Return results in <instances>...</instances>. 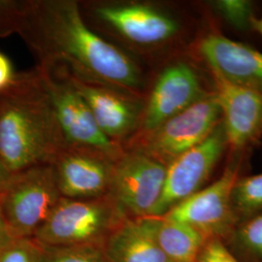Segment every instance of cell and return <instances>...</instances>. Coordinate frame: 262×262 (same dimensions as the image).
<instances>
[{"mask_svg":"<svg viewBox=\"0 0 262 262\" xmlns=\"http://www.w3.org/2000/svg\"><path fill=\"white\" fill-rule=\"evenodd\" d=\"M215 7L233 28L240 30L252 28L253 16L251 2L247 0H221L215 2Z\"/></svg>","mask_w":262,"mask_h":262,"instance_id":"44dd1931","label":"cell"},{"mask_svg":"<svg viewBox=\"0 0 262 262\" xmlns=\"http://www.w3.org/2000/svg\"><path fill=\"white\" fill-rule=\"evenodd\" d=\"M237 240L248 253L262 258V214L253 216L240 226Z\"/></svg>","mask_w":262,"mask_h":262,"instance_id":"7402d4cb","label":"cell"},{"mask_svg":"<svg viewBox=\"0 0 262 262\" xmlns=\"http://www.w3.org/2000/svg\"><path fill=\"white\" fill-rule=\"evenodd\" d=\"M125 219L110 194L93 199L62 197L32 238L42 247L104 245Z\"/></svg>","mask_w":262,"mask_h":262,"instance_id":"277c9868","label":"cell"},{"mask_svg":"<svg viewBox=\"0 0 262 262\" xmlns=\"http://www.w3.org/2000/svg\"><path fill=\"white\" fill-rule=\"evenodd\" d=\"M68 146L85 147L120 157L122 147L109 140L94 121L90 108L67 76L36 66Z\"/></svg>","mask_w":262,"mask_h":262,"instance_id":"52a82bcc","label":"cell"},{"mask_svg":"<svg viewBox=\"0 0 262 262\" xmlns=\"http://www.w3.org/2000/svg\"><path fill=\"white\" fill-rule=\"evenodd\" d=\"M208 94L188 62L183 59L169 61L145 95L139 127L133 137L154 130Z\"/></svg>","mask_w":262,"mask_h":262,"instance_id":"9c48e42d","label":"cell"},{"mask_svg":"<svg viewBox=\"0 0 262 262\" xmlns=\"http://www.w3.org/2000/svg\"><path fill=\"white\" fill-rule=\"evenodd\" d=\"M0 262H43V248L33 238H15L0 250Z\"/></svg>","mask_w":262,"mask_h":262,"instance_id":"ffe728a7","label":"cell"},{"mask_svg":"<svg viewBox=\"0 0 262 262\" xmlns=\"http://www.w3.org/2000/svg\"><path fill=\"white\" fill-rule=\"evenodd\" d=\"M62 198L52 164L12 174L0 193V209L15 238H32Z\"/></svg>","mask_w":262,"mask_h":262,"instance_id":"5b68a950","label":"cell"},{"mask_svg":"<svg viewBox=\"0 0 262 262\" xmlns=\"http://www.w3.org/2000/svg\"><path fill=\"white\" fill-rule=\"evenodd\" d=\"M17 34L38 67L145 98L140 63L85 23L77 0H24Z\"/></svg>","mask_w":262,"mask_h":262,"instance_id":"6da1fadb","label":"cell"},{"mask_svg":"<svg viewBox=\"0 0 262 262\" xmlns=\"http://www.w3.org/2000/svg\"><path fill=\"white\" fill-rule=\"evenodd\" d=\"M252 28L253 29H255L262 36V18H260V19L253 18V23H252Z\"/></svg>","mask_w":262,"mask_h":262,"instance_id":"83f0119b","label":"cell"},{"mask_svg":"<svg viewBox=\"0 0 262 262\" xmlns=\"http://www.w3.org/2000/svg\"><path fill=\"white\" fill-rule=\"evenodd\" d=\"M215 94L172 117L154 130L132 137L123 150H138L167 166L179 156L206 139L222 122Z\"/></svg>","mask_w":262,"mask_h":262,"instance_id":"8992f818","label":"cell"},{"mask_svg":"<svg viewBox=\"0 0 262 262\" xmlns=\"http://www.w3.org/2000/svg\"><path fill=\"white\" fill-rule=\"evenodd\" d=\"M18 73L9 57L0 52V94L7 91L15 82Z\"/></svg>","mask_w":262,"mask_h":262,"instance_id":"d4e9b609","label":"cell"},{"mask_svg":"<svg viewBox=\"0 0 262 262\" xmlns=\"http://www.w3.org/2000/svg\"><path fill=\"white\" fill-rule=\"evenodd\" d=\"M227 146L220 122L205 140L179 156L166 166L162 192L150 216H162L203 186Z\"/></svg>","mask_w":262,"mask_h":262,"instance_id":"30bf717a","label":"cell"},{"mask_svg":"<svg viewBox=\"0 0 262 262\" xmlns=\"http://www.w3.org/2000/svg\"><path fill=\"white\" fill-rule=\"evenodd\" d=\"M67 143L35 67L0 94V159L11 174L51 164Z\"/></svg>","mask_w":262,"mask_h":262,"instance_id":"7a4b0ae2","label":"cell"},{"mask_svg":"<svg viewBox=\"0 0 262 262\" xmlns=\"http://www.w3.org/2000/svg\"><path fill=\"white\" fill-rule=\"evenodd\" d=\"M211 71L227 145L233 150H241L262 132V98L253 91Z\"/></svg>","mask_w":262,"mask_h":262,"instance_id":"5bb4252c","label":"cell"},{"mask_svg":"<svg viewBox=\"0 0 262 262\" xmlns=\"http://www.w3.org/2000/svg\"><path fill=\"white\" fill-rule=\"evenodd\" d=\"M24 0H0V38L18 32Z\"/></svg>","mask_w":262,"mask_h":262,"instance_id":"603a6c76","label":"cell"},{"mask_svg":"<svg viewBox=\"0 0 262 262\" xmlns=\"http://www.w3.org/2000/svg\"><path fill=\"white\" fill-rule=\"evenodd\" d=\"M109 262H172L159 247L155 216L126 217L104 243Z\"/></svg>","mask_w":262,"mask_h":262,"instance_id":"2e32d148","label":"cell"},{"mask_svg":"<svg viewBox=\"0 0 262 262\" xmlns=\"http://www.w3.org/2000/svg\"><path fill=\"white\" fill-rule=\"evenodd\" d=\"M61 72L83 97L99 129L114 144L123 148L139 127L144 98L84 82Z\"/></svg>","mask_w":262,"mask_h":262,"instance_id":"4fadbf2b","label":"cell"},{"mask_svg":"<svg viewBox=\"0 0 262 262\" xmlns=\"http://www.w3.org/2000/svg\"><path fill=\"white\" fill-rule=\"evenodd\" d=\"M238 169L235 164L229 165L212 185L181 201L162 216L192 227L206 240L220 239L234 223L232 191Z\"/></svg>","mask_w":262,"mask_h":262,"instance_id":"8fae6325","label":"cell"},{"mask_svg":"<svg viewBox=\"0 0 262 262\" xmlns=\"http://www.w3.org/2000/svg\"><path fill=\"white\" fill-rule=\"evenodd\" d=\"M14 239L15 237L10 231L9 227L6 224L0 209V250L3 249L5 246H7Z\"/></svg>","mask_w":262,"mask_h":262,"instance_id":"484cf974","label":"cell"},{"mask_svg":"<svg viewBox=\"0 0 262 262\" xmlns=\"http://www.w3.org/2000/svg\"><path fill=\"white\" fill-rule=\"evenodd\" d=\"M166 166L138 150L115 161L109 194L126 217L150 216L164 185Z\"/></svg>","mask_w":262,"mask_h":262,"instance_id":"ba28073f","label":"cell"},{"mask_svg":"<svg viewBox=\"0 0 262 262\" xmlns=\"http://www.w3.org/2000/svg\"><path fill=\"white\" fill-rule=\"evenodd\" d=\"M80 8L90 28L136 60L172 45L183 30L170 11L144 1L84 0Z\"/></svg>","mask_w":262,"mask_h":262,"instance_id":"3957f363","label":"cell"},{"mask_svg":"<svg viewBox=\"0 0 262 262\" xmlns=\"http://www.w3.org/2000/svg\"><path fill=\"white\" fill-rule=\"evenodd\" d=\"M159 247L172 262H196L207 240L195 229L164 216H155Z\"/></svg>","mask_w":262,"mask_h":262,"instance_id":"e0dca14e","label":"cell"},{"mask_svg":"<svg viewBox=\"0 0 262 262\" xmlns=\"http://www.w3.org/2000/svg\"><path fill=\"white\" fill-rule=\"evenodd\" d=\"M196 262H239L221 239L212 238L203 245Z\"/></svg>","mask_w":262,"mask_h":262,"instance_id":"cb8c5ba5","label":"cell"},{"mask_svg":"<svg viewBox=\"0 0 262 262\" xmlns=\"http://www.w3.org/2000/svg\"><path fill=\"white\" fill-rule=\"evenodd\" d=\"M118 158L92 148L67 146L51 163L61 196L93 199L109 194Z\"/></svg>","mask_w":262,"mask_h":262,"instance_id":"7c38bea8","label":"cell"},{"mask_svg":"<svg viewBox=\"0 0 262 262\" xmlns=\"http://www.w3.org/2000/svg\"><path fill=\"white\" fill-rule=\"evenodd\" d=\"M197 52L211 70L258 94L262 98V54L221 34H209Z\"/></svg>","mask_w":262,"mask_h":262,"instance_id":"9a60e30c","label":"cell"},{"mask_svg":"<svg viewBox=\"0 0 262 262\" xmlns=\"http://www.w3.org/2000/svg\"><path fill=\"white\" fill-rule=\"evenodd\" d=\"M43 262H109L104 245L42 247Z\"/></svg>","mask_w":262,"mask_h":262,"instance_id":"d6986e66","label":"cell"},{"mask_svg":"<svg viewBox=\"0 0 262 262\" xmlns=\"http://www.w3.org/2000/svg\"><path fill=\"white\" fill-rule=\"evenodd\" d=\"M234 211L252 215L262 210V173L237 180L232 191Z\"/></svg>","mask_w":262,"mask_h":262,"instance_id":"ac0fdd59","label":"cell"},{"mask_svg":"<svg viewBox=\"0 0 262 262\" xmlns=\"http://www.w3.org/2000/svg\"><path fill=\"white\" fill-rule=\"evenodd\" d=\"M11 176L12 174L6 169L5 165L3 164L2 160L0 159V193L4 189V187H6Z\"/></svg>","mask_w":262,"mask_h":262,"instance_id":"4316f807","label":"cell"}]
</instances>
